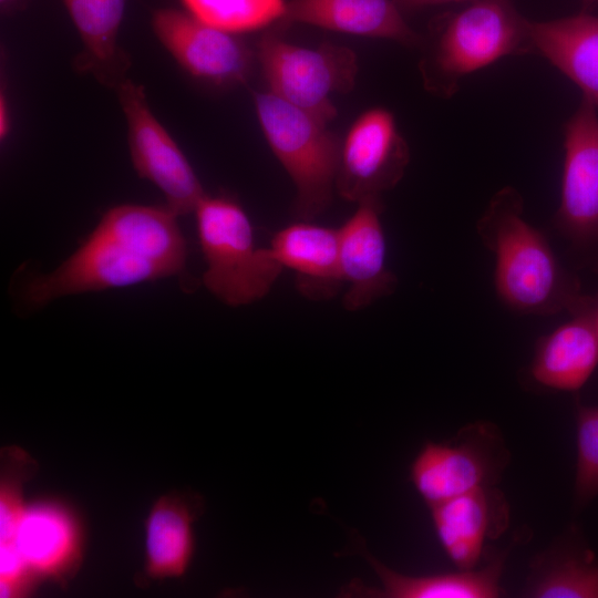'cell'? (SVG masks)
I'll use <instances>...</instances> for the list:
<instances>
[{"label":"cell","instance_id":"28","mask_svg":"<svg viewBox=\"0 0 598 598\" xmlns=\"http://www.w3.org/2000/svg\"><path fill=\"white\" fill-rule=\"evenodd\" d=\"M596 296H597V301H596V307H595V326L598 333V293Z\"/></svg>","mask_w":598,"mask_h":598},{"label":"cell","instance_id":"3","mask_svg":"<svg viewBox=\"0 0 598 598\" xmlns=\"http://www.w3.org/2000/svg\"><path fill=\"white\" fill-rule=\"evenodd\" d=\"M439 27L422 63L426 86L450 97L461 80L507 56L533 53L527 22L511 0H474Z\"/></svg>","mask_w":598,"mask_h":598},{"label":"cell","instance_id":"12","mask_svg":"<svg viewBox=\"0 0 598 598\" xmlns=\"http://www.w3.org/2000/svg\"><path fill=\"white\" fill-rule=\"evenodd\" d=\"M152 23L162 44L194 76L219 84L246 79L250 53L233 33L175 9L157 10Z\"/></svg>","mask_w":598,"mask_h":598},{"label":"cell","instance_id":"15","mask_svg":"<svg viewBox=\"0 0 598 598\" xmlns=\"http://www.w3.org/2000/svg\"><path fill=\"white\" fill-rule=\"evenodd\" d=\"M439 542L460 570L477 568L488 539L508 526L509 509L495 486L478 488L430 507Z\"/></svg>","mask_w":598,"mask_h":598},{"label":"cell","instance_id":"4","mask_svg":"<svg viewBox=\"0 0 598 598\" xmlns=\"http://www.w3.org/2000/svg\"><path fill=\"white\" fill-rule=\"evenodd\" d=\"M205 260L203 282L217 299L231 307L266 297L283 268L269 246L256 245L246 212L226 197L205 195L194 209Z\"/></svg>","mask_w":598,"mask_h":598},{"label":"cell","instance_id":"20","mask_svg":"<svg viewBox=\"0 0 598 598\" xmlns=\"http://www.w3.org/2000/svg\"><path fill=\"white\" fill-rule=\"evenodd\" d=\"M283 19L406 45L420 42L393 0H292Z\"/></svg>","mask_w":598,"mask_h":598},{"label":"cell","instance_id":"6","mask_svg":"<svg viewBox=\"0 0 598 598\" xmlns=\"http://www.w3.org/2000/svg\"><path fill=\"white\" fill-rule=\"evenodd\" d=\"M511 454L496 425L478 421L445 442H426L415 455L411 482L432 507L452 497L495 486Z\"/></svg>","mask_w":598,"mask_h":598},{"label":"cell","instance_id":"18","mask_svg":"<svg viewBox=\"0 0 598 598\" xmlns=\"http://www.w3.org/2000/svg\"><path fill=\"white\" fill-rule=\"evenodd\" d=\"M202 498L169 492L155 501L145 519V575L152 579L182 577L195 551L193 524Z\"/></svg>","mask_w":598,"mask_h":598},{"label":"cell","instance_id":"11","mask_svg":"<svg viewBox=\"0 0 598 598\" xmlns=\"http://www.w3.org/2000/svg\"><path fill=\"white\" fill-rule=\"evenodd\" d=\"M12 544L40 580L65 585L82 564L84 528L72 506L40 498L25 505Z\"/></svg>","mask_w":598,"mask_h":598},{"label":"cell","instance_id":"19","mask_svg":"<svg viewBox=\"0 0 598 598\" xmlns=\"http://www.w3.org/2000/svg\"><path fill=\"white\" fill-rule=\"evenodd\" d=\"M534 52L546 58L598 106V16H575L527 22Z\"/></svg>","mask_w":598,"mask_h":598},{"label":"cell","instance_id":"29","mask_svg":"<svg viewBox=\"0 0 598 598\" xmlns=\"http://www.w3.org/2000/svg\"><path fill=\"white\" fill-rule=\"evenodd\" d=\"M582 2L587 8L598 4V0H582Z\"/></svg>","mask_w":598,"mask_h":598},{"label":"cell","instance_id":"8","mask_svg":"<svg viewBox=\"0 0 598 598\" xmlns=\"http://www.w3.org/2000/svg\"><path fill=\"white\" fill-rule=\"evenodd\" d=\"M558 234L584 266L598 271V115L582 99L564 128Z\"/></svg>","mask_w":598,"mask_h":598},{"label":"cell","instance_id":"21","mask_svg":"<svg viewBox=\"0 0 598 598\" xmlns=\"http://www.w3.org/2000/svg\"><path fill=\"white\" fill-rule=\"evenodd\" d=\"M84 43L82 66L103 83L117 86L127 59L117 45L126 0H62Z\"/></svg>","mask_w":598,"mask_h":598},{"label":"cell","instance_id":"9","mask_svg":"<svg viewBox=\"0 0 598 598\" xmlns=\"http://www.w3.org/2000/svg\"><path fill=\"white\" fill-rule=\"evenodd\" d=\"M116 90L137 174L162 192L174 214L194 212L206 194L178 145L152 113L143 86L125 79Z\"/></svg>","mask_w":598,"mask_h":598},{"label":"cell","instance_id":"1","mask_svg":"<svg viewBox=\"0 0 598 598\" xmlns=\"http://www.w3.org/2000/svg\"><path fill=\"white\" fill-rule=\"evenodd\" d=\"M176 218L166 206L127 204L109 209L66 260L28 282L24 301L41 307L69 295L182 274L187 247Z\"/></svg>","mask_w":598,"mask_h":598},{"label":"cell","instance_id":"17","mask_svg":"<svg viewBox=\"0 0 598 598\" xmlns=\"http://www.w3.org/2000/svg\"><path fill=\"white\" fill-rule=\"evenodd\" d=\"M368 560L380 587L372 588L350 584L343 589V596H364L378 598H497L502 595L501 577L507 553L494 558L485 567L452 573L422 576L401 574L373 557L368 551Z\"/></svg>","mask_w":598,"mask_h":598},{"label":"cell","instance_id":"7","mask_svg":"<svg viewBox=\"0 0 598 598\" xmlns=\"http://www.w3.org/2000/svg\"><path fill=\"white\" fill-rule=\"evenodd\" d=\"M258 53L269 92L324 123L337 114L331 96L354 84L357 58L348 48H306L268 35Z\"/></svg>","mask_w":598,"mask_h":598},{"label":"cell","instance_id":"23","mask_svg":"<svg viewBox=\"0 0 598 598\" xmlns=\"http://www.w3.org/2000/svg\"><path fill=\"white\" fill-rule=\"evenodd\" d=\"M196 19L229 33L249 32L283 19V0H183Z\"/></svg>","mask_w":598,"mask_h":598},{"label":"cell","instance_id":"24","mask_svg":"<svg viewBox=\"0 0 598 598\" xmlns=\"http://www.w3.org/2000/svg\"><path fill=\"white\" fill-rule=\"evenodd\" d=\"M0 545L12 543L25 508L23 485L37 472V462L22 448L7 446L0 453Z\"/></svg>","mask_w":598,"mask_h":598},{"label":"cell","instance_id":"13","mask_svg":"<svg viewBox=\"0 0 598 598\" xmlns=\"http://www.w3.org/2000/svg\"><path fill=\"white\" fill-rule=\"evenodd\" d=\"M380 199L358 204L357 210L338 229L339 265L343 307L355 311L391 295L398 285L388 266L386 240L381 223Z\"/></svg>","mask_w":598,"mask_h":598},{"label":"cell","instance_id":"22","mask_svg":"<svg viewBox=\"0 0 598 598\" xmlns=\"http://www.w3.org/2000/svg\"><path fill=\"white\" fill-rule=\"evenodd\" d=\"M524 596L598 598V558L576 538L565 537L534 559Z\"/></svg>","mask_w":598,"mask_h":598},{"label":"cell","instance_id":"26","mask_svg":"<svg viewBox=\"0 0 598 598\" xmlns=\"http://www.w3.org/2000/svg\"><path fill=\"white\" fill-rule=\"evenodd\" d=\"M400 9H415L446 2H463L474 0H393Z\"/></svg>","mask_w":598,"mask_h":598},{"label":"cell","instance_id":"27","mask_svg":"<svg viewBox=\"0 0 598 598\" xmlns=\"http://www.w3.org/2000/svg\"><path fill=\"white\" fill-rule=\"evenodd\" d=\"M9 131V116L6 99L1 95L0 100V136L4 137Z\"/></svg>","mask_w":598,"mask_h":598},{"label":"cell","instance_id":"2","mask_svg":"<svg viewBox=\"0 0 598 598\" xmlns=\"http://www.w3.org/2000/svg\"><path fill=\"white\" fill-rule=\"evenodd\" d=\"M476 233L494 257V289L514 312H571L585 295L578 278L556 257L546 236L524 217L520 193L505 186L488 202Z\"/></svg>","mask_w":598,"mask_h":598},{"label":"cell","instance_id":"30","mask_svg":"<svg viewBox=\"0 0 598 598\" xmlns=\"http://www.w3.org/2000/svg\"><path fill=\"white\" fill-rule=\"evenodd\" d=\"M16 0H0L1 6H8L9 3L13 2Z\"/></svg>","mask_w":598,"mask_h":598},{"label":"cell","instance_id":"5","mask_svg":"<svg viewBox=\"0 0 598 598\" xmlns=\"http://www.w3.org/2000/svg\"><path fill=\"white\" fill-rule=\"evenodd\" d=\"M255 106L271 151L295 184L296 214L310 220L331 200L341 145L327 123L269 91L255 94Z\"/></svg>","mask_w":598,"mask_h":598},{"label":"cell","instance_id":"16","mask_svg":"<svg viewBox=\"0 0 598 598\" xmlns=\"http://www.w3.org/2000/svg\"><path fill=\"white\" fill-rule=\"evenodd\" d=\"M269 248L295 274L298 291L311 300L336 297L342 285L338 229L300 219L278 230Z\"/></svg>","mask_w":598,"mask_h":598},{"label":"cell","instance_id":"10","mask_svg":"<svg viewBox=\"0 0 598 598\" xmlns=\"http://www.w3.org/2000/svg\"><path fill=\"white\" fill-rule=\"evenodd\" d=\"M409 159L408 144L393 114L370 109L353 122L341 144L336 188L357 204L380 199L403 177Z\"/></svg>","mask_w":598,"mask_h":598},{"label":"cell","instance_id":"14","mask_svg":"<svg viewBox=\"0 0 598 598\" xmlns=\"http://www.w3.org/2000/svg\"><path fill=\"white\" fill-rule=\"evenodd\" d=\"M597 296H584L570 318L540 337L527 374L540 389L575 392L598 365V333L595 326Z\"/></svg>","mask_w":598,"mask_h":598},{"label":"cell","instance_id":"25","mask_svg":"<svg viewBox=\"0 0 598 598\" xmlns=\"http://www.w3.org/2000/svg\"><path fill=\"white\" fill-rule=\"evenodd\" d=\"M576 439L575 505L584 507L598 495V406L577 402Z\"/></svg>","mask_w":598,"mask_h":598}]
</instances>
